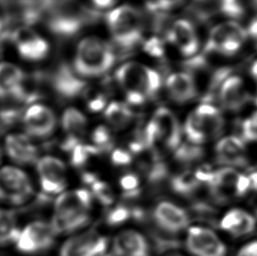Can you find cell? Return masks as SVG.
Segmentation results:
<instances>
[{
    "label": "cell",
    "instance_id": "8fae6325",
    "mask_svg": "<svg viewBox=\"0 0 257 256\" xmlns=\"http://www.w3.org/2000/svg\"><path fill=\"white\" fill-rule=\"evenodd\" d=\"M56 234L51 224L44 221L32 222L21 230L16 246L21 253H42L53 246Z\"/></svg>",
    "mask_w": 257,
    "mask_h": 256
},
{
    "label": "cell",
    "instance_id": "7402d4cb",
    "mask_svg": "<svg viewBox=\"0 0 257 256\" xmlns=\"http://www.w3.org/2000/svg\"><path fill=\"white\" fill-rule=\"evenodd\" d=\"M166 89L177 104H185L198 95V86L191 73H172L166 80Z\"/></svg>",
    "mask_w": 257,
    "mask_h": 256
},
{
    "label": "cell",
    "instance_id": "277c9868",
    "mask_svg": "<svg viewBox=\"0 0 257 256\" xmlns=\"http://www.w3.org/2000/svg\"><path fill=\"white\" fill-rule=\"evenodd\" d=\"M143 135L151 154L161 159L164 150L175 151L180 146L182 129L176 115L168 108L161 107L155 111Z\"/></svg>",
    "mask_w": 257,
    "mask_h": 256
},
{
    "label": "cell",
    "instance_id": "e0dca14e",
    "mask_svg": "<svg viewBox=\"0 0 257 256\" xmlns=\"http://www.w3.org/2000/svg\"><path fill=\"white\" fill-rule=\"evenodd\" d=\"M13 38L18 52L23 59L41 61L49 54V43L27 26L14 30Z\"/></svg>",
    "mask_w": 257,
    "mask_h": 256
},
{
    "label": "cell",
    "instance_id": "b9f144b4",
    "mask_svg": "<svg viewBox=\"0 0 257 256\" xmlns=\"http://www.w3.org/2000/svg\"><path fill=\"white\" fill-rule=\"evenodd\" d=\"M236 256H257V241H252L242 246Z\"/></svg>",
    "mask_w": 257,
    "mask_h": 256
},
{
    "label": "cell",
    "instance_id": "cb8c5ba5",
    "mask_svg": "<svg viewBox=\"0 0 257 256\" xmlns=\"http://www.w3.org/2000/svg\"><path fill=\"white\" fill-rule=\"evenodd\" d=\"M256 220L253 215L241 209L226 212L220 221V227L233 237L247 236L254 232Z\"/></svg>",
    "mask_w": 257,
    "mask_h": 256
},
{
    "label": "cell",
    "instance_id": "ee69618b",
    "mask_svg": "<svg viewBox=\"0 0 257 256\" xmlns=\"http://www.w3.org/2000/svg\"><path fill=\"white\" fill-rule=\"evenodd\" d=\"M247 35L255 40L257 42V17L252 20L247 29Z\"/></svg>",
    "mask_w": 257,
    "mask_h": 256
},
{
    "label": "cell",
    "instance_id": "f35d334b",
    "mask_svg": "<svg viewBox=\"0 0 257 256\" xmlns=\"http://www.w3.org/2000/svg\"><path fill=\"white\" fill-rule=\"evenodd\" d=\"M218 9L226 17L239 20L245 14V8L240 0H219Z\"/></svg>",
    "mask_w": 257,
    "mask_h": 256
},
{
    "label": "cell",
    "instance_id": "7dc6e473",
    "mask_svg": "<svg viewBox=\"0 0 257 256\" xmlns=\"http://www.w3.org/2000/svg\"><path fill=\"white\" fill-rule=\"evenodd\" d=\"M250 2L254 10L257 11V0H250Z\"/></svg>",
    "mask_w": 257,
    "mask_h": 256
},
{
    "label": "cell",
    "instance_id": "d6986e66",
    "mask_svg": "<svg viewBox=\"0 0 257 256\" xmlns=\"http://www.w3.org/2000/svg\"><path fill=\"white\" fill-rule=\"evenodd\" d=\"M167 38L185 56H194L199 48L198 33L187 20H178L168 31Z\"/></svg>",
    "mask_w": 257,
    "mask_h": 256
},
{
    "label": "cell",
    "instance_id": "74e56055",
    "mask_svg": "<svg viewBox=\"0 0 257 256\" xmlns=\"http://www.w3.org/2000/svg\"><path fill=\"white\" fill-rule=\"evenodd\" d=\"M134 217V208H130L125 204H118L106 215V222L111 226L122 225Z\"/></svg>",
    "mask_w": 257,
    "mask_h": 256
},
{
    "label": "cell",
    "instance_id": "7c38bea8",
    "mask_svg": "<svg viewBox=\"0 0 257 256\" xmlns=\"http://www.w3.org/2000/svg\"><path fill=\"white\" fill-rule=\"evenodd\" d=\"M193 256H226V246L211 229L194 226L189 229L185 240Z\"/></svg>",
    "mask_w": 257,
    "mask_h": 256
},
{
    "label": "cell",
    "instance_id": "60d3db41",
    "mask_svg": "<svg viewBox=\"0 0 257 256\" xmlns=\"http://www.w3.org/2000/svg\"><path fill=\"white\" fill-rule=\"evenodd\" d=\"M111 163L115 166H128L132 163L131 153L124 149H115L111 153Z\"/></svg>",
    "mask_w": 257,
    "mask_h": 256
},
{
    "label": "cell",
    "instance_id": "603a6c76",
    "mask_svg": "<svg viewBox=\"0 0 257 256\" xmlns=\"http://www.w3.org/2000/svg\"><path fill=\"white\" fill-rule=\"evenodd\" d=\"M112 249L115 256H151L148 240L133 230L119 232L114 238Z\"/></svg>",
    "mask_w": 257,
    "mask_h": 256
},
{
    "label": "cell",
    "instance_id": "4316f807",
    "mask_svg": "<svg viewBox=\"0 0 257 256\" xmlns=\"http://www.w3.org/2000/svg\"><path fill=\"white\" fill-rule=\"evenodd\" d=\"M104 117L111 127L122 130L132 123L135 114L126 104L115 101L105 108Z\"/></svg>",
    "mask_w": 257,
    "mask_h": 256
},
{
    "label": "cell",
    "instance_id": "d590c367",
    "mask_svg": "<svg viewBox=\"0 0 257 256\" xmlns=\"http://www.w3.org/2000/svg\"><path fill=\"white\" fill-rule=\"evenodd\" d=\"M83 96L86 100L87 106L90 111L97 112L106 108L107 97L106 94L102 92L101 90L93 87H87Z\"/></svg>",
    "mask_w": 257,
    "mask_h": 256
},
{
    "label": "cell",
    "instance_id": "f6af8a7d",
    "mask_svg": "<svg viewBox=\"0 0 257 256\" xmlns=\"http://www.w3.org/2000/svg\"><path fill=\"white\" fill-rule=\"evenodd\" d=\"M116 0H92L94 5L99 9H106L111 7Z\"/></svg>",
    "mask_w": 257,
    "mask_h": 256
},
{
    "label": "cell",
    "instance_id": "ab89813d",
    "mask_svg": "<svg viewBox=\"0 0 257 256\" xmlns=\"http://www.w3.org/2000/svg\"><path fill=\"white\" fill-rule=\"evenodd\" d=\"M240 130L244 142H257V111L240 123Z\"/></svg>",
    "mask_w": 257,
    "mask_h": 256
},
{
    "label": "cell",
    "instance_id": "5bb4252c",
    "mask_svg": "<svg viewBox=\"0 0 257 256\" xmlns=\"http://www.w3.org/2000/svg\"><path fill=\"white\" fill-rule=\"evenodd\" d=\"M22 119L29 137L49 138L56 130V115L50 108L43 104L30 105L25 111Z\"/></svg>",
    "mask_w": 257,
    "mask_h": 256
},
{
    "label": "cell",
    "instance_id": "f1b7e54d",
    "mask_svg": "<svg viewBox=\"0 0 257 256\" xmlns=\"http://www.w3.org/2000/svg\"><path fill=\"white\" fill-rule=\"evenodd\" d=\"M21 231L14 211L0 209V246L16 243Z\"/></svg>",
    "mask_w": 257,
    "mask_h": 256
},
{
    "label": "cell",
    "instance_id": "e575fe53",
    "mask_svg": "<svg viewBox=\"0 0 257 256\" xmlns=\"http://www.w3.org/2000/svg\"><path fill=\"white\" fill-rule=\"evenodd\" d=\"M120 187L123 190V197L125 200H135L141 194L140 179L137 175L126 173L120 177Z\"/></svg>",
    "mask_w": 257,
    "mask_h": 256
},
{
    "label": "cell",
    "instance_id": "83f0119b",
    "mask_svg": "<svg viewBox=\"0 0 257 256\" xmlns=\"http://www.w3.org/2000/svg\"><path fill=\"white\" fill-rule=\"evenodd\" d=\"M62 125L67 137L81 141L86 131L87 119L79 110L70 107L63 112Z\"/></svg>",
    "mask_w": 257,
    "mask_h": 256
},
{
    "label": "cell",
    "instance_id": "2e32d148",
    "mask_svg": "<svg viewBox=\"0 0 257 256\" xmlns=\"http://www.w3.org/2000/svg\"><path fill=\"white\" fill-rule=\"evenodd\" d=\"M107 244L104 236L90 231L68 239L61 248L60 256H104Z\"/></svg>",
    "mask_w": 257,
    "mask_h": 256
},
{
    "label": "cell",
    "instance_id": "484cf974",
    "mask_svg": "<svg viewBox=\"0 0 257 256\" xmlns=\"http://www.w3.org/2000/svg\"><path fill=\"white\" fill-rule=\"evenodd\" d=\"M25 74L18 66L13 63H0V100L11 96L16 90Z\"/></svg>",
    "mask_w": 257,
    "mask_h": 256
},
{
    "label": "cell",
    "instance_id": "ffe728a7",
    "mask_svg": "<svg viewBox=\"0 0 257 256\" xmlns=\"http://www.w3.org/2000/svg\"><path fill=\"white\" fill-rule=\"evenodd\" d=\"M215 155L217 162L221 165L245 167L247 164L245 142L235 135L221 139L216 145Z\"/></svg>",
    "mask_w": 257,
    "mask_h": 256
},
{
    "label": "cell",
    "instance_id": "1f68e13d",
    "mask_svg": "<svg viewBox=\"0 0 257 256\" xmlns=\"http://www.w3.org/2000/svg\"><path fill=\"white\" fill-rule=\"evenodd\" d=\"M69 154L70 155L71 165L76 168H81L84 166L92 156L99 155V152L94 146L79 143Z\"/></svg>",
    "mask_w": 257,
    "mask_h": 256
},
{
    "label": "cell",
    "instance_id": "c3c4849f",
    "mask_svg": "<svg viewBox=\"0 0 257 256\" xmlns=\"http://www.w3.org/2000/svg\"><path fill=\"white\" fill-rule=\"evenodd\" d=\"M2 28H3V25L1 23V21H0V33L2 31Z\"/></svg>",
    "mask_w": 257,
    "mask_h": 256
},
{
    "label": "cell",
    "instance_id": "4dcf8cb0",
    "mask_svg": "<svg viewBox=\"0 0 257 256\" xmlns=\"http://www.w3.org/2000/svg\"><path fill=\"white\" fill-rule=\"evenodd\" d=\"M205 155L204 149L199 145H195L191 142L184 143L179 146L175 150V159L178 163L184 165H190L191 163H197L203 158Z\"/></svg>",
    "mask_w": 257,
    "mask_h": 256
},
{
    "label": "cell",
    "instance_id": "6da1fadb",
    "mask_svg": "<svg viewBox=\"0 0 257 256\" xmlns=\"http://www.w3.org/2000/svg\"><path fill=\"white\" fill-rule=\"evenodd\" d=\"M92 196L90 191L79 189L60 195L55 202L51 223L57 233H70L83 228L90 222Z\"/></svg>",
    "mask_w": 257,
    "mask_h": 256
},
{
    "label": "cell",
    "instance_id": "f546056e",
    "mask_svg": "<svg viewBox=\"0 0 257 256\" xmlns=\"http://www.w3.org/2000/svg\"><path fill=\"white\" fill-rule=\"evenodd\" d=\"M170 184L175 193L184 197H190L196 193L198 188L202 185L196 177L195 172L191 171H184L177 174V176L171 178Z\"/></svg>",
    "mask_w": 257,
    "mask_h": 256
},
{
    "label": "cell",
    "instance_id": "d4e9b609",
    "mask_svg": "<svg viewBox=\"0 0 257 256\" xmlns=\"http://www.w3.org/2000/svg\"><path fill=\"white\" fill-rule=\"evenodd\" d=\"M77 76L71 72L66 66H62L53 77V85L56 91L63 97H74L83 95L86 90V84Z\"/></svg>",
    "mask_w": 257,
    "mask_h": 256
},
{
    "label": "cell",
    "instance_id": "681fc988",
    "mask_svg": "<svg viewBox=\"0 0 257 256\" xmlns=\"http://www.w3.org/2000/svg\"><path fill=\"white\" fill-rule=\"evenodd\" d=\"M168 256H182L180 254H177V253H173V254H170V255Z\"/></svg>",
    "mask_w": 257,
    "mask_h": 256
},
{
    "label": "cell",
    "instance_id": "816d5d0a",
    "mask_svg": "<svg viewBox=\"0 0 257 256\" xmlns=\"http://www.w3.org/2000/svg\"><path fill=\"white\" fill-rule=\"evenodd\" d=\"M254 103H255V104L257 105V93L256 96H255V97H254Z\"/></svg>",
    "mask_w": 257,
    "mask_h": 256
},
{
    "label": "cell",
    "instance_id": "f907efd6",
    "mask_svg": "<svg viewBox=\"0 0 257 256\" xmlns=\"http://www.w3.org/2000/svg\"><path fill=\"white\" fill-rule=\"evenodd\" d=\"M1 159H2V151H1V149H0V162H1Z\"/></svg>",
    "mask_w": 257,
    "mask_h": 256
},
{
    "label": "cell",
    "instance_id": "836d02e7",
    "mask_svg": "<svg viewBox=\"0 0 257 256\" xmlns=\"http://www.w3.org/2000/svg\"><path fill=\"white\" fill-rule=\"evenodd\" d=\"M91 141L99 154L109 152L113 148V140L111 137V132L103 125L97 126L94 130L91 135Z\"/></svg>",
    "mask_w": 257,
    "mask_h": 256
},
{
    "label": "cell",
    "instance_id": "7bdbcfd3",
    "mask_svg": "<svg viewBox=\"0 0 257 256\" xmlns=\"http://www.w3.org/2000/svg\"><path fill=\"white\" fill-rule=\"evenodd\" d=\"M183 0H157L156 7L160 10H171L177 7Z\"/></svg>",
    "mask_w": 257,
    "mask_h": 256
},
{
    "label": "cell",
    "instance_id": "bcb514c9",
    "mask_svg": "<svg viewBox=\"0 0 257 256\" xmlns=\"http://www.w3.org/2000/svg\"><path fill=\"white\" fill-rule=\"evenodd\" d=\"M250 74L251 76H253V78L257 81V60L251 65Z\"/></svg>",
    "mask_w": 257,
    "mask_h": 256
},
{
    "label": "cell",
    "instance_id": "44dd1931",
    "mask_svg": "<svg viewBox=\"0 0 257 256\" xmlns=\"http://www.w3.org/2000/svg\"><path fill=\"white\" fill-rule=\"evenodd\" d=\"M5 149L12 161L20 165L38 162V149L28 135L12 134L6 138Z\"/></svg>",
    "mask_w": 257,
    "mask_h": 256
},
{
    "label": "cell",
    "instance_id": "ba28073f",
    "mask_svg": "<svg viewBox=\"0 0 257 256\" xmlns=\"http://www.w3.org/2000/svg\"><path fill=\"white\" fill-rule=\"evenodd\" d=\"M208 189L214 203L226 204L246 195L251 190L250 180L248 176L226 167L214 171Z\"/></svg>",
    "mask_w": 257,
    "mask_h": 256
},
{
    "label": "cell",
    "instance_id": "db71d44e",
    "mask_svg": "<svg viewBox=\"0 0 257 256\" xmlns=\"http://www.w3.org/2000/svg\"><path fill=\"white\" fill-rule=\"evenodd\" d=\"M104 256H111V255H104Z\"/></svg>",
    "mask_w": 257,
    "mask_h": 256
},
{
    "label": "cell",
    "instance_id": "4fadbf2b",
    "mask_svg": "<svg viewBox=\"0 0 257 256\" xmlns=\"http://www.w3.org/2000/svg\"><path fill=\"white\" fill-rule=\"evenodd\" d=\"M40 184L44 194L61 193L67 185L66 167L61 160L48 156L36 163Z\"/></svg>",
    "mask_w": 257,
    "mask_h": 256
},
{
    "label": "cell",
    "instance_id": "8d00e7d4",
    "mask_svg": "<svg viewBox=\"0 0 257 256\" xmlns=\"http://www.w3.org/2000/svg\"><path fill=\"white\" fill-rule=\"evenodd\" d=\"M94 197L104 206L111 205L114 201V195L111 187L106 183L97 178L89 185Z\"/></svg>",
    "mask_w": 257,
    "mask_h": 256
},
{
    "label": "cell",
    "instance_id": "8992f818",
    "mask_svg": "<svg viewBox=\"0 0 257 256\" xmlns=\"http://www.w3.org/2000/svg\"><path fill=\"white\" fill-rule=\"evenodd\" d=\"M225 128V119L218 108L203 103L188 116L184 134L188 141L196 145L218 138Z\"/></svg>",
    "mask_w": 257,
    "mask_h": 256
},
{
    "label": "cell",
    "instance_id": "9a60e30c",
    "mask_svg": "<svg viewBox=\"0 0 257 256\" xmlns=\"http://www.w3.org/2000/svg\"><path fill=\"white\" fill-rule=\"evenodd\" d=\"M152 218L158 230L171 236L184 231L190 224L187 211L167 201L157 204L154 209Z\"/></svg>",
    "mask_w": 257,
    "mask_h": 256
},
{
    "label": "cell",
    "instance_id": "3957f363",
    "mask_svg": "<svg viewBox=\"0 0 257 256\" xmlns=\"http://www.w3.org/2000/svg\"><path fill=\"white\" fill-rule=\"evenodd\" d=\"M42 3L49 29L63 37L77 34L95 18L75 0H42Z\"/></svg>",
    "mask_w": 257,
    "mask_h": 256
},
{
    "label": "cell",
    "instance_id": "52a82bcc",
    "mask_svg": "<svg viewBox=\"0 0 257 256\" xmlns=\"http://www.w3.org/2000/svg\"><path fill=\"white\" fill-rule=\"evenodd\" d=\"M106 21L112 38L122 48H133L142 40L144 22L142 14L135 7H117L107 14Z\"/></svg>",
    "mask_w": 257,
    "mask_h": 256
},
{
    "label": "cell",
    "instance_id": "7a4b0ae2",
    "mask_svg": "<svg viewBox=\"0 0 257 256\" xmlns=\"http://www.w3.org/2000/svg\"><path fill=\"white\" fill-rule=\"evenodd\" d=\"M115 76L128 103L134 105L155 97L162 85L160 75L156 70L135 62L119 67Z\"/></svg>",
    "mask_w": 257,
    "mask_h": 256
},
{
    "label": "cell",
    "instance_id": "f5cc1de1",
    "mask_svg": "<svg viewBox=\"0 0 257 256\" xmlns=\"http://www.w3.org/2000/svg\"><path fill=\"white\" fill-rule=\"evenodd\" d=\"M196 1H198V2H201V1H205V0H196Z\"/></svg>",
    "mask_w": 257,
    "mask_h": 256
},
{
    "label": "cell",
    "instance_id": "5b68a950",
    "mask_svg": "<svg viewBox=\"0 0 257 256\" xmlns=\"http://www.w3.org/2000/svg\"><path fill=\"white\" fill-rule=\"evenodd\" d=\"M114 62V53L108 43L97 37H87L77 46L74 67L79 76L96 77L110 70Z\"/></svg>",
    "mask_w": 257,
    "mask_h": 256
},
{
    "label": "cell",
    "instance_id": "d6a6232c",
    "mask_svg": "<svg viewBox=\"0 0 257 256\" xmlns=\"http://www.w3.org/2000/svg\"><path fill=\"white\" fill-rule=\"evenodd\" d=\"M147 178L153 186H158L163 184L169 177V168L160 160H155L151 164L145 166Z\"/></svg>",
    "mask_w": 257,
    "mask_h": 256
},
{
    "label": "cell",
    "instance_id": "30bf717a",
    "mask_svg": "<svg viewBox=\"0 0 257 256\" xmlns=\"http://www.w3.org/2000/svg\"><path fill=\"white\" fill-rule=\"evenodd\" d=\"M34 188L28 175L16 167L0 169V201L22 204L32 197Z\"/></svg>",
    "mask_w": 257,
    "mask_h": 256
},
{
    "label": "cell",
    "instance_id": "9c48e42d",
    "mask_svg": "<svg viewBox=\"0 0 257 256\" xmlns=\"http://www.w3.org/2000/svg\"><path fill=\"white\" fill-rule=\"evenodd\" d=\"M247 36V30L234 21L217 25L209 34L205 52L233 56L240 51Z\"/></svg>",
    "mask_w": 257,
    "mask_h": 256
},
{
    "label": "cell",
    "instance_id": "ac0fdd59",
    "mask_svg": "<svg viewBox=\"0 0 257 256\" xmlns=\"http://www.w3.org/2000/svg\"><path fill=\"white\" fill-rule=\"evenodd\" d=\"M218 97L221 106L230 111H239L250 100L243 80L230 75L219 88Z\"/></svg>",
    "mask_w": 257,
    "mask_h": 256
}]
</instances>
